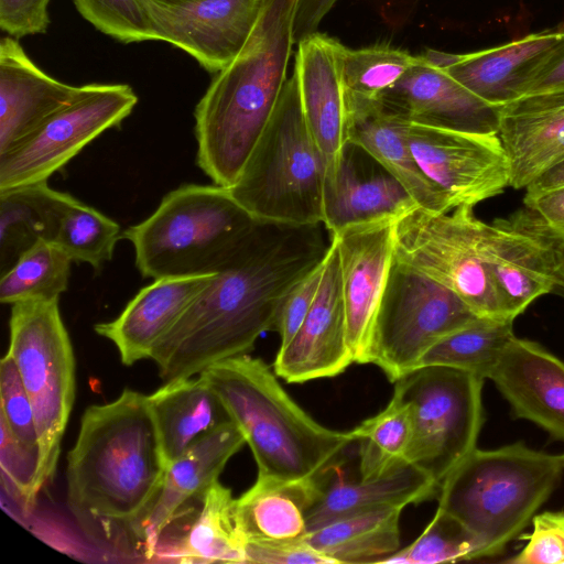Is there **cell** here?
I'll return each mask as SVG.
<instances>
[{
  "label": "cell",
  "mask_w": 564,
  "mask_h": 564,
  "mask_svg": "<svg viewBox=\"0 0 564 564\" xmlns=\"http://www.w3.org/2000/svg\"><path fill=\"white\" fill-rule=\"evenodd\" d=\"M557 89H564V40L546 59L528 94Z\"/></svg>",
  "instance_id": "49"
},
{
  "label": "cell",
  "mask_w": 564,
  "mask_h": 564,
  "mask_svg": "<svg viewBox=\"0 0 564 564\" xmlns=\"http://www.w3.org/2000/svg\"><path fill=\"white\" fill-rule=\"evenodd\" d=\"M138 96L128 84H87L31 134L0 155V191L47 182L86 145L130 116Z\"/></svg>",
  "instance_id": "12"
},
{
  "label": "cell",
  "mask_w": 564,
  "mask_h": 564,
  "mask_svg": "<svg viewBox=\"0 0 564 564\" xmlns=\"http://www.w3.org/2000/svg\"><path fill=\"white\" fill-rule=\"evenodd\" d=\"M462 57L463 54L446 53L432 48H426L423 54L419 55L421 62L442 70H446L454 66L462 59Z\"/></svg>",
  "instance_id": "51"
},
{
  "label": "cell",
  "mask_w": 564,
  "mask_h": 564,
  "mask_svg": "<svg viewBox=\"0 0 564 564\" xmlns=\"http://www.w3.org/2000/svg\"><path fill=\"white\" fill-rule=\"evenodd\" d=\"M482 542L462 521L437 508L424 531L410 545L380 563L437 564L480 558Z\"/></svg>",
  "instance_id": "38"
},
{
  "label": "cell",
  "mask_w": 564,
  "mask_h": 564,
  "mask_svg": "<svg viewBox=\"0 0 564 564\" xmlns=\"http://www.w3.org/2000/svg\"><path fill=\"white\" fill-rule=\"evenodd\" d=\"M239 427L259 476L297 480L316 476L355 442L301 409L263 360L248 354L203 371Z\"/></svg>",
  "instance_id": "4"
},
{
  "label": "cell",
  "mask_w": 564,
  "mask_h": 564,
  "mask_svg": "<svg viewBox=\"0 0 564 564\" xmlns=\"http://www.w3.org/2000/svg\"><path fill=\"white\" fill-rule=\"evenodd\" d=\"M417 61V56L384 44L357 50L345 47L343 54L345 95L377 99Z\"/></svg>",
  "instance_id": "39"
},
{
  "label": "cell",
  "mask_w": 564,
  "mask_h": 564,
  "mask_svg": "<svg viewBox=\"0 0 564 564\" xmlns=\"http://www.w3.org/2000/svg\"><path fill=\"white\" fill-rule=\"evenodd\" d=\"M246 443L239 427L227 422L202 437L174 459L167 468L159 497L142 530L141 549L147 560L181 508L193 498H200L219 478L227 462Z\"/></svg>",
  "instance_id": "25"
},
{
  "label": "cell",
  "mask_w": 564,
  "mask_h": 564,
  "mask_svg": "<svg viewBox=\"0 0 564 564\" xmlns=\"http://www.w3.org/2000/svg\"><path fill=\"white\" fill-rule=\"evenodd\" d=\"M324 262L301 280L283 301L274 326L280 335L281 346H285L293 338L311 311L318 292Z\"/></svg>",
  "instance_id": "45"
},
{
  "label": "cell",
  "mask_w": 564,
  "mask_h": 564,
  "mask_svg": "<svg viewBox=\"0 0 564 564\" xmlns=\"http://www.w3.org/2000/svg\"><path fill=\"white\" fill-rule=\"evenodd\" d=\"M169 465L149 395L126 389L87 408L66 469L67 506L83 533L104 547L141 544Z\"/></svg>",
  "instance_id": "2"
},
{
  "label": "cell",
  "mask_w": 564,
  "mask_h": 564,
  "mask_svg": "<svg viewBox=\"0 0 564 564\" xmlns=\"http://www.w3.org/2000/svg\"><path fill=\"white\" fill-rule=\"evenodd\" d=\"M263 0H139L155 40L194 57L209 73L225 68L248 40Z\"/></svg>",
  "instance_id": "15"
},
{
  "label": "cell",
  "mask_w": 564,
  "mask_h": 564,
  "mask_svg": "<svg viewBox=\"0 0 564 564\" xmlns=\"http://www.w3.org/2000/svg\"><path fill=\"white\" fill-rule=\"evenodd\" d=\"M525 208L556 241H564V188L523 199Z\"/></svg>",
  "instance_id": "47"
},
{
  "label": "cell",
  "mask_w": 564,
  "mask_h": 564,
  "mask_svg": "<svg viewBox=\"0 0 564 564\" xmlns=\"http://www.w3.org/2000/svg\"><path fill=\"white\" fill-rule=\"evenodd\" d=\"M246 562L258 564H334L306 540H268L246 543Z\"/></svg>",
  "instance_id": "44"
},
{
  "label": "cell",
  "mask_w": 564,
  "mask_h": 564,
  "mask_svg": "<svg viewBox=\"0 0 564 564\" xmlns=\"http://www.w3.org/2000/svg\"><path fill=\"white\" fill-rule=\"evenodd\" d=\"M202 508L183 536L159 549L152 560L177 563H247L246 539L236 520L231 490L216 480L200 497Z\"/></svg>",
  "instance_id": "31"
},
{
  "label": "cell",
  "mask_w": 564,
  "mask_h": 564,
  "mask_svg": "<svg viewBox=\"0 0 564 564\" xmlns=\"http://www.w3.org/2000/svg\"><path fill=\"white\" fill-rule=\"evenodd\" d=\"M491 279L505 315L514 321L542 295L563 292L556 246L527 208L486 223Z\"/></svg>",
  "instance_id": "14"
},
{
  "label": "cell",
  "mask_w": 564,
  "mask_h": 564,
  "mask_svg": "<svg viewBox=\"0 0 564 564\" xmlns=\"http://www.w3.org/2000/svg\"><path fill=\"white\" fill-rule=\"evenodd\" d=\"M74 198L47 182L0 191V275L36 243L54 240Z\"/></svg>",
  "instance_id": "32"
},
{
  "label": "cell",
  "mask_w": 564,
  "mask_h": 564,
  "mask_svg": "<svg viewBox=\"0 0 564 564\" xmlns=\"http://www.w3.org/2000/svg\"><path fill=\"white\" fill-rule=\"evenodd\" d=\"M79 86L63 83L41 69L18 39L0 41V155L67 105Z\"/></svg>",
  "instance_id": "24"
},
{
  "label": "cell",
  "mask_w": 564,
  "mask_h": 564,
  "mask_svg": "<svg viewBox=\"0 0 564 564\" xmlns=\"http://www.w3.org/2000/svg\"><path fill=\"white\" fill-rule=\"evenodd\" d=\"M346 138L375 158L410 193L416 204L433 213L451 207L441 191L416 163L408 140L410 122L384 109L377 99L346 96Z\"/></svg>",
  "instance_id": "26"
},
{
  "label": "cell",
  "mask_w": 564,
  "mask_h": 564,
  "mask_svg": "<svg viewBox=\"0 0 564 564\" xmlns=\"http://www.w3.org/2000/svg\"><path fill=\"white\" fill-rule=\"evenodd\" d=\"M404 508L383 506L354 512L306 534L319 553L338 563H380L400 549Z\"/></svg>",
  "instance_id": "33"
},
{
  "label": "cell",
  "mask_w": 564,
  "mask_h": 564,
  "mask_svg": "<svg viewBox=\"0 0 564 564\" xmlns=\"http://www.w3.org/2000/svg\"><path fill=\"white\" fill-rule=\"evenodd\" d=\"M122 238L120 225L76 197L64 210L54 238L75 263H87L96 272L109 262Z\"/></svg>",
  "instance_id": "37"
},
{
  "label": "cell",
  "mask_w": 564,
  "mask_h": 564,
  "mask_svg": "<svg viewBox=\"0 0 564 564\" xmlns=\"http://www.w3.org/2000/svg\"><path fill=\"white\" fill-rule=\"evenodd\" d=\"M161 1H165V2H181V1H185V0H161Z\"/></svg>",
  "instance_id": "53"
},
{
  "label": "cell",
  "mask_w": 564,
  "mask_h": 564,
  "mask_svg": "<svg viewBox=\"0 0 564 564\" xmlns=\"http://www.w3.org/2000/svg\"><path fill=\"white\" fill-rule=\"evenodd\" d=\"M337 0H299L293 25L294 43L317 32L324 17Z\"/></svg>",
  "instance_id": "48"
},
{
  "label": "cell",
  "mask_w": 564,
  "mask_h": 564,
  "mask_svg": "<svg viewBox=\"0 0 564 564\" xmlns=\"http://www.w3.org/2000/svg\"><path fill=\"white\" fill-rule=\"evenodd\" d=\"M564 188V159L553 164L525 187V198Z\"/></svg>",
  "instance_id": "50"
},
{
  "label": "cell",
  "mask_w": 564,
  "mask_h": 564,
  "mask_svg": "<svg viewBox=\"0 0 564 564\" xmlns=\"http://www.w3.org/2000/svg\"><path fill=\"white\" fill-rule=\"evenodd\" d=\"M349 432L359 443V476H382L406 464L404 456L413 433L412 406L394 388L390 402L381 412Z\"/></svg>",
  "instance_id": "34"
},
{
  "label": "cell",
  "mask_w": 564,
  "mask_h": 564,
  "mask_svg": "<svg viewBox=\"0 0 564 564\" xmlns=\"http://www.w3.org/2000/svg\"><path fill=\"white\" fill-rule=\"evenodd\" d=\"M294 69L302 110L308 130L326 165V176L337 167L347 142V109L343 83L344 46L336 39L315 32L300 41Z\"/></svg>",
  "instance_id": "20"
},
{
  "label": "cell",
  "mask_w": 564,
  "mask_h": 564,
  "mask_svg": "<svg viewBox=\"0 0 564 564\" xmlns=\"http://www.w3.org/2000/svg\"><path fill=\"white\" fill-rule=\"evenodd\" d=\"M51 0H0V28L9 36L21 39L45 33Z\"/></svg>",
  "instance_id": "46"
},
{
  "label": "cell",
  "mask_w": 564,
  "mask_h": 564,
  "mask_svg": "<svg viewBox=\"0 0 564 564\" xmlns=\"http://www.w3.org/2000/svg\"><path fill=\"white\" fill-rule=\"evenodd\" d=\"M408 140L423 173L451 209L471 206L510 186L509 166L497 134H477L411 123Z\"/></svg>",
  "instance_id": "13"
},
{
  "label": "cell",
  "mask_w": 564,
  "mask_h": 564,
  "mask_svg": "<svg viewBox=\"0 0 564 564\" xmlns=\"http://www.w3.org/2000/svg\"><path fill=\"white\" fill-rule=\"evenodd\" d=\"M486 223L471 206L416 207L394 223V259L457 294L479 317L508 319L491 279Z\"/></svg>",
  "instance_id": "9"
},
{
  "label": "cell",
  "mask_w": 564,
  "mask_h": 564,
  "mask_svg": "<svg viewBox=\"0 0 564 564\" xmlns=\"http://www.w3.org/2000/svg\"><path fill=\"white\" fill-rule=\"evenodd\" d=\"M318 474L297 480L258 475L236 499V520L246 543L304 538L306 517L322 494Z\"/></svg>",
  "instance_id": "28"
},
{
  "label": "cell",
  "mask_w": 564,
  "mask_h": 564,
  "mask_svg": "<svg viewBox=\"0 0 564 564\" xmlns=\"http://www.w3.org/2000/svg\"><path fill=\"white\" fill-rule=\"evenodd\" d=\"M377 100L411 123L498 135L502 107L482 100L445 70L431 67L420 58Z\"/></svg>",
  "instance_id": "19"
},
{
  "label": "cell",
  "mask_w": 564,
  "mask_h": 564,
  "mask_svg": "<svg viewBox=\"0 0 564 564\" xmlns=\"http://www.w3.org/2000/svg\"><path fill=\"white\" fill-rule=\"evenodd\" d=\"M479 318L453 291L394 259L377 313L369 364L391 382L437 341Z\"/></svg>",
  "instance_id": "11"
},
{
  "label": "cell",
  "mask_w": 564,
  "mask_h": 564,
  "mask_svg": "<svg viewBox=\"0 0 564 564\" xmlns=\"http://www.w3.org/2000/svg\"><path fill=\"white\" fill-rule=\"evenodd\" d=\"M413 412L404 456L440 487L477 447L484 379L451 367H421L394 382Z\"/></svg>",
  "instance_id": "10"
},
{
  "label": "cell",
  "mask_w": 564,
  "mask_h": 564,
  "mask_svg": "<svg viewBox=\"0 0 564 564\" xmlns=\"http://www.w3.org/2000/svg\"><path fill=\"white\" fill-rule=\"evenodd\" d=\"M524 547L508 562L513 564L564 563V511H545L532 518Z\"/></svg>",
  "instance_id": "43"
},
{
  "label": "cell",
  "mask_w": 564,
  "mask_h": 564,
  "mask_svg": "<svg viewBox=\"0 0 564 564\" xmlns=\"http://www.w3.org/2000/svg\"><path fill=\"white\" fill-rule=\"evenodd\" d=\"M498 137L509 166V185L525 188L564 159V89L528 94L502 106Z\"/></svg>",
  "instance_id": "22"
},
{
  "label": "cell",
  "mask_w": 564,
  "mask_h": 564,
  "mask_svg": "<svg viewBox=\"0 0 564 564\" xmlns=\"http://www.w3.org/2000/svg\"><path fill=\"white\" fill-rule=\"evenodd\" d=\"M420 207L406 188L361 147L347 141L325 177L323 225L332 236L356 226L397 221Z\"/></svg>",
  "instance_id": "18"
},
{
  "label": "cell",
  "mask_w": 564,
  "mask_h": 564,
  "mask_svg": "<svg viewBox=\"0 0 564 564\" xmlns=\"http://www.w3.org/2000/svg\"><path fill=\"white\" fill-rule=\"evenodd\" d=\"M394 223L356 226L332 236L339 257L347 340L357 364H369L373 326L394 261Z\"/></svg>",
  "instance_id": "16"
},
{
  "label": "cell",
  "mask_w": 564,
  "mask_h": 564,
  "mask_svg": "<svg viewBox=\"0 0 564 564\" xmlns=\"http://www.w3.org/2000/svg\"><path fill=\"white\" fill-rule=\"evenodd\" d=\"M299 0H263L242 48L216 73L195 110L196 164L230 187L268 124L288 79Z\"/></svg>",
  "instance_id": "3"
},
{
  "label": "cell",
  "mask_w": 564,
  "mask_h": 564,
  "mask_svg": "<svg viewBox=\"0 0 564 564\" xmlns=\"http://www.w3.org/2000/svg\"><path fill=\"white\" fill-rule=\"evenodd\" d=\"M489 379L514 417L564 442V362L540 344L513 337Z\"/></svg>",
  "instance_id": "21"
},
{
  "label": "cell",
  "mask_w": 564,
  "mask_h": 564,
  "mask_svg": "<svg viewBox=\"0 0 564 564\" xmlns=\"http://www.w3.org/2000/svg\"><path fill=\"white\" fill-rule=\"evenodd\" d=\"M319 475V474H318ZM322 482L318 501L306 517L307 533L347 514L383 506L406 507L430 499L440 488L419 468L404 464L372 478L337 473Z\"/></svg>",
  "instance_id": "29"
},
{
  "label": "cell",
  "mask_w": 564,
  "mask_h": 564,
  "mask_svg": "<svg viewBox=\"0 0 564 564\" xmlns=\"http://www.w3.org/2000/svg\"><path fill=\"white\" fill-rule=\"evenodd\" d=\"M324 158L306 124L295 69L239 177L228 187L260 221L323 224Z\"/></svg>",
  "instance_id": "7"
},
{
  "label": "cell",
  "mask_w": 564,
  "mask_h": 564,
  "mask_svg": "<svg viewBox=\"0 0 564 564\" xmlns=\"http://www.w3.org/2000/svg\"><path fill=\"white\" fill-rule=\"evenodd\" d=\"M560 459H561V462H562V464L564 466V454L560 455Z\"/></svg>",
  "instance_id": "54"
},
{
  "label": "cell",
  "mask_w": 564,
  "mask_h": 564,
  "mask_svg": "<svg viewBox=\"0 0 564 564\" xmlns=\"http://www.w3.org/2000/svg\"><path fill=\"white\" fill-rule=\"evenodd\" d=\"M563 40L564 31L530 34L501 46L463 54L445 72L482 100L502 107L529 93Z\"/></svg>",
  "instance_id": "27"
},
{
  "label": "cell",
  "mask_w": 564,
  "mask_h": 564,
  "mask_svg": "<svg viewBox=\"0 0 564 564\" xmlns=\"http://www.w3.org/2000/svg\"><path fill=\"white\" fill-rule=\"evenodd\" d=\"M0 467L2 489L17 499L24 511L34 507L39 490L43 487L41 477L40 447L18 440L0 421Z\"/></svg>",
  "instance_id": "40"
},
{
  "label": "cell",
  "mask_w": 564,
  "mask_h": 564,
  "mask_svg": "<svg viewBox=\"0 0 564 564\" xmlns=\"http://www.w3.org/2000/svg\"><path fill=\"white\" fill-rule=\"evenodd\" d=\"M513 337V321L479 317L431 347L419 368L451 367L489 379Z\"/></svg>",
  "instance_id": "35"
},
{
  "label": "cell",
  "mask_w": 564,
  "mask_h": 564,
  "mask_svg": "<svg viewBox=\"0 0 564 564\" xmlns=\"http://www.w3.org/2000/svg\"><path fill=\"white\" fill-rule=\"evenodd\" d=\"M214 273L155 279L141 289L115 319L96 324L95 332L117 347L123 365L150 359L156 344Z\"/></svg>",
  "instance_id": "23"
},
{
  "label": "cell",
  "mask_w": 564,
  "mask_h": 564,
  "mask_svg": "<svg viewBox=\"0 0 564 564\" xmlns=\"http://www.w3.org/2000/svg\"><path fill=\"white\" fill-rule=\"evenodd\" d=\"M352 362L339 257L332 238L314 304L293 338L280 347L273 369L289 383H303L335 377Z\"/></svg>",
  "instance_id": "17"
},
{
  "label": "cell",
  "mask_w": 564,
  "mask_h": 564,
  "mask_svg": "<svg viewBox=\"0 0 564 564\" xmlns=\"http://www.w3.org/2000/svg\"><path fill=\"white\" fill-rule=\"evenodd\" d=\"M563 469L560 455L522 442L476 447L441 484L438 508L479 536L481 557L496 556L547 500Z\"/></svg>",
  "instance_id": "5"
},
{
  "label": "cell",
  "mask_w": 564,
  "mask_h": 564,
  "mask_svg": "<svg viewBox=\"0 0 564 564\" xmlns=\"http://www.w3.org/2000/svg\"><path fill=\"white\" fill-rule=\"evenodd\" d=\"M170 464L202 437L231 419L202 372L164 384L149 395Z\"/></svg>",
  "instance_id": "30"
},
{
  "label": "cell",
  "mask_w": 564,
  "mask_h": 564,
  "mask_svg": "<svg viewBox=\"0 0 564 564\" xmlns=\"http://www.w3.org/2000/svg\"><path fill=\"white\" fill-rule=\"evenodd\" d=\"M58 300L11 305L8 354L30 398L37 430L41 477L52 478L75 400V358Z\"/></svg>",
  "instance_id": "8"
},
{
  "label": "cell",
  "mask_w": 564,
  "mask_h": 564,
  "mask_svg": "<svg viewBox=\"0 0 564 564\" xmlns=\"http://www.w3.org/2000/svg\"><path fill=\"white\" fill-rule=\"evenodd\" d=\"M258 221L228 187L183 184L122 238L133 246L143 278L198 275L216 272Z\"/></svg>",
  "instance_id": "6"
},
{
  "label": "cell",
  "mask_w": 564,
  "mask_h": 564,
  "mask_svg": "<svg viewBox=\"0 0 564 564\" xmlns=\"http://www.w3.org/2000/svg\"><path fill=\"white\" fill-rule=\"evenodd\" d=\"M0 395V421L9 427L18 440L28 445L40 447L30 398L18 367L8 352L1 359Z\"/></svg>",
  "instance_id": "42"
},
{
  "label": "cell",
  "mask_w": 564,
  "mask_h": 564,
  "mask_svg": "<svg viewBox=\"0 0 564 564\" xmlns=\"http://www.w3.org/2000/svg\"><path fill=\"white\" fill-rule=\"evenodd\" d=\"M77 11L100 32L123 43L155 40L139 0H73Z\"/></svg>",
  "instance_id": "41"
},
{
  "label": "cell",
  "mask_w": 564,
  "mask_h": 564,
  "mask_svg": "<svg viewBox=\"0 0 564 564\" xmlns=\"http://www.w3.org/2000/svg\"><path fill=\"white\" fill-rule=\"evenodd\" d=\"M556 257H557V263H558V271L564 281V241L557 243Z\"/></svg>",
  "instance_id": "52"
},
{
  "label": "cell",
  "mask_w": 564,
  "mask_h": 564,
  "mask_svg": "<svg viewBox=\"0 0 564 564\" xmlns=\"http://www.w3.org/2000/svg\"><path fill=\"white\" fill-rule=\"evenodd\" d=\"M72 259L54 241H41L0 275V302L56 300L68 289Z\"/></svg>",
  "instance_id": "36"
},
{
  "label": "cell",
  "mask_w": 564,
  "mask_h": 564,
  "mask_svg": "<svg viewBox=\"0 0 564 564\" xmlns=\"http://www.w3.org/2000/svg\"><path fill=\"white\" fill-rule=\"evenodd\" d=\"M325 232L323 224L259 220L154 347L150 359L162 381L248 354L274 330L289 292L324 262L332 245Z\"/></svg>",
  "instance_id": "1"
}]
</instances>
